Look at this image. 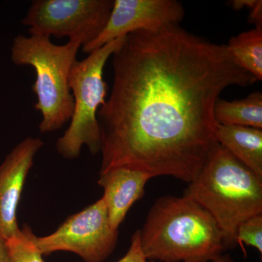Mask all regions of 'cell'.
Segmentation results:
<instances>
[{
  "mask_svg": "<svg viewBox=\"0 0 262 262\" xmlns=\"http://www.w3.org/2000/svg\"><path fill=\"white\" fill-rule=\"evenodd\" d=\"M184 16V6L177 0H114L104 29L82 51L90 54L136 31H156L179 25Z\"/></svg>",
  "mask_w": 262,
  "mask_h": 262,
  "instance_id": "cell-8",
  "label": "cell"
},
{
  "mask_svg": "<svg viewBox=\"0 0 262 262\" xmlns=\"http://www.w3.org/2000/svg\"><path fill=\"white\" fill-rule=\"evenodd\" d=\"M214 117L219 125L262 129V93L256 91L232 101L220 98L215 104Z\"/></svg>",
  "mask_w": 262,
  "mask_h": 262,
  "instance_id": "cell-12",
  "label": "cell"
},
{
  "mask_svg": "<svg viewBox=\"0 0 262 262\" xmlns=\"http://www.w3.org/2000/svg\"><path fill=\"white\" fill-rule=\"evenodd\" d=\"M124 37L107 43L82 61H76L71 69L68 80L75 103L73 114L70 126L56 142L57 151L67 159L78 158L84 145L91 154L101 151L97 113L107 94L103 69L108 58L121 46Z\"/></svg>",
  "mask_w": 262,
  "mask_h": 262,
  "instance_id": "cell-5",
  "label": "cell"
},
{
  "mask_svg": "<svg viewBox=\"0 0 262 262\" xmlns=\"http://www.w3.org/2000/svg\"><path fill=\"white\" fill-rule=\"evenodd\" d=\"M112 56L113 87L97 113L99 174L127 168L189 184L219 145L220 95L257 80L226 45L179 25L130 33Z\"/></svg>",
  "mask_w": 262,
  "mask_h": 262,
  "instance_id": "cell-1",
  "label": "cell"
},
{
  "mask_svg": "<svg viewBox=\"0 0 262 262\" xmlns=\"http://www.w3.org/2000/svg\"><path fill=\"white\" fill-rule=\"evenodd\" d=\"M139 231L141 248L150 261H208L225 251L213 217L184 195L158 198Z\"/></svg>",
  "mask_w": 262,
  "mask_h": 262,
  "instance_id": "cell-2",
  "label": "cell"
},
{
  "mask_svg": "<svg viewBox=\"0 0 262 262\" xmlns=\"http://www.w3.org/2000/svg\"><path fill=\"white\" fill-rule=\"evenodd\" d=\"M141 246L140 231L136 230L131 237V244L126 254L117 262H149Z\"/></svg>",
  "mask_w": 262,
  "mask_h": 262,
  "instance_id": "cell-16",
  "label": "cell"
},
{
  "mask_svg": "<svg viewBox=\"0 0 262 262\" xmlns=\"http://www.w3.org/2000/svg\"><path fill=\"white\" fill-rule=\"evenodd\" d=\"M35 234L24 225L18 234L7 239L8 262H46L35 244Z\"/></svg>",
  "mask_w": 262,
  "mask_h": 262,
  "instance_id": "cell-14",
  "label": "cell"
},
{
  "mask_svg": "<svg viewBox=\"0 0 262 262\" xmlns=\"http://www.w3.org/2000/svg\"><path fill=\"white\" fill-rule=\"evenodd\" d=\"M215 136L220 145L262 178V129L219 125Z\"/></svg>",
  "mask_w": 262,
  "mask_h": 262,
  "instance_id": "cell-11",
  "label": "cell"
},
{
  "mask_svg": "<svg viewBox=\"0 0 262 262\" xmlns=\"http://www.w3.org/2000/svg\"><path fill=\"white\" fill-rule=\"evenodd\" d=\"M119 230L112 227L102 198L78 213L70 215L53 233L35 236L42 256L69 251L84 262H104L117 246Z\"/></svg>",
  "mask_w": 262,
  "mask_h": 262,
  "instance_id": "cell-7",
  "label": "cell"
},
{
  "mask_svg": "<svg viewBox=\"0 0 262 262\" xmlns=\"http://www.w3.org/2000/svg\"><path fill=\"white\" fill-rule=\"evenodd\" d=\"M234 242L242 248L246 244L256 248L262 254V213L253 215L239 224Z\"/></svg>",
  "mask_w": 262,
  "mask_h": 262,
  "instance_id": "cell-15",
  "label": "cell"
},
{
  "mask_svg": "<svg viewBox=\"0 0 262 262\" xmlns=\"http://www.w3.org/2000/svg\"><path fill=\"white\" fill-rule=\"evenodd\" d=\"M155 262V261H151ZM203 262H236L234 261L233 258L231 257L229 254H222L220 257L215 258L214 260L208 261H203Z\"/></svg>",
  "mask_w": 262,
  "mask_h": 262,
  "instance_id": "cell-20",
  "label": "cell"
},
{
  "mask_svg": "<svg viewBox=\"0 0 262 262\" xmlns=\"http://www.w3.org/2000/svg\"><path fill=\"white\" fill-rule=\"evenodd\" d=\"M152 177L139 170L116 168L100 174L98 185L103 189L102 199L112 227L119 230L133 205L144 196L146 183Z\"/></svg>",
  "mask_w": 262,
  "mask_h": 262,
  "instance_id": "cell-10",
  "label": "cell"
},
{
  "mask_svg": "<svg viewBox=\"0 0 262 262\" xmlns=\"http://www.w3.org/2000/svg\"><path fill=\"white\" fill-rule=\"evenodd\" d=\"M249 20L256 27H262V2L256 0V3L250 9Z\"/></svg>",
  "mask_w": 262,
  "mask_h": 262,
  "instance_id": "cell-17",
  "label": "cell"
},
{
  "mask_svg": "<svg viewBox=\"0 0 262 262\" xmlns=\"http://www.w3.org/2000/svg\"><path fill=\"white\" fill-rule=\"evenodd\" d=\"M256 3V0H234L231 2V5L234 10H239L245 7L251 9Z\"/></svg>",
  "mask_w": 262,
  "mask_h": 262,
  "instance_id": "cell-18",
  "label": "cell"
},
{
  "mask_svg": "<svg viewBox=\"0 0 262 262\" xmlns=\"http://www.w3.org/2000/svg\"><path fill=\"white\" fill-rule=\"evenodd\" d=\"M80 47L71 42L58 46L50 37L37 35H18L13 40L12 61L35 70L32 90L37 98L34 108L42 115L39 129L42 134L59 130L72 118L75 103L69 75Z\"/></svg>",
  "mask_w": 262,
  "mask_h": 262,
  "instance_id": "cell-4",
  "label": "cell"
},
{
  "mask_svg": "<svg viewBox=\"0 0 262 262\" xmlns=\"http://www.w3.org/2000/svg\"><path fill=\"white\" fill-rule=\"evenodd\" d=\"M43 141L28 137L19 143L0 165V237L11 238L19 233L17 222L20 196L35 155Z\"/></svg>",
  "mask_w": 262,
  "mask_h": 262,
  "instance_id": "cell-9",
  "label": "cell"
},
{
  "mask_svg": "<svg viewBox=\"0 0 262 262\" xmlns=\"http://www.w3.org/2000/svg\"><path fill=\"white\" fill-rule=\"evenodd\" d=\"M114 0H34L21 23L31 35L89 46L107 23Z\"/></svg>",
  "mask_w": 262,
  "mask_h": 262,
  "instance_id": "cell-6",
  "label": "cell"
},
{
  "mask_svg": "<svg viewBox=\"0 0 262 262\" xmlns=\"http://www.w3.org/2000/svg\"><path fill=\"white\" fill-rule=\"evenodd\" d=\"M0 262H8L7 239L0 237Z\"/></svg>",
  "mask_w": 262,
  "mask_h": 262,
  "instance_id": "cell-19",
  "label": "cell"
},
{
  "mask_svg": "<svg viewBox=\"0 0 262 262\" xmlns=\"http://www.w3.org/2000/svg\"><path fill=\"white\" fill-rule=\"evenodd\" d=\"M184 195L203 207L216 222L225 250L236 246L239 224L262 213V178L219 144Z\"/></svg>",
  "mask_w": 262,
  "mask_h": 262,
  "instance_id": "cell-3",
  "label": "cell"
},
{
  "mask_svg": "<svg viewBox=\"0 0 262 262\" xmlns=\"http://www.w3.org/2000/svg\"><path fill=\"white\" fill-rule=\"evenodd\" d=\"M226 46L236 64L262 80V27L241 33Z\"/></svg>",
  "mask_w": 262,
  "mask_h": 262,
  "instance_id": "cell-13",
  "label": "cell"
}]
</instances>
